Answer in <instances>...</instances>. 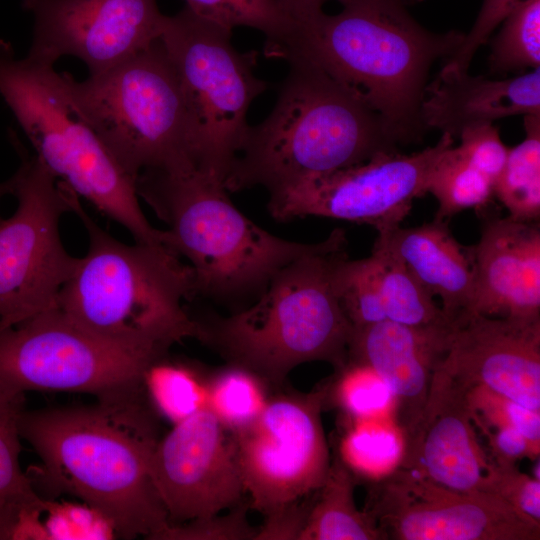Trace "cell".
I'll return each instance as SVG.
<instances>
[{
    "instance_id": "obj_21",
    "label": "cell",
    "mask_w": 540,
    "mask_h": 540,
    "mask_svg": "<svg viewBox=\"0 0 540 540\" xmlns=\"http://www.w3.org/2000/svg\"><path fill=\"white\" fill-rule=\"evenodd\" d=\"M517 115H540V67L506 79L472 76L442 67L425 88L421 119L458 138L467 128Z\"/></svg>"
},
{
    "instance_id": "obj_16",
    "label": "cell",
    "mask_w": 540,
    "mask_h": 540,
    "mask_svg": "<svg viewBox=\"0 0 540 540\" xmlns=\"http://www.w3.org/2000/svg\"><path fill=\"white\" fill-rule=\"evenodd\" d=\"M151 474L170 524L221 513L245 494L232 434L207 407L157 441Z\"/></svg>"
},
{
    "instance_id": "obj_18",
    "label": "cell",
    "mask_w": 540,
    "mask_h": 540,
    "mask_svg": "<svg viewBox=\"0 0 540 540\" xmlns=\"http://www.w3.org/2000/svg\"><path fill=\"white\" fill-rule=\"evenodd\" d=\"M467 390L438 367L398 467L453 490L483 492L491 458L478 439Z\"/></svg>"
},
{
    "instance_id": "obj_20",
    "label": "cell",
    "mask_w": 540,
    "mask_h": 540,
    "mask_svg": "<svg viewBox=\"0 0 540 540\" xmlns=\"http://www.w3.org/2000/svg\"><path fill=\"white\" fill-rule=\"evenodd\" d=\"M474 293L470 312L540 319V228L538 222L488 219L470 247Z\"/></svg>"
},
{
    "instance_id": "obj_10",
    "label": "cell",
    "mask_w": 540,
    "mask_h": 540,
    "mask_svg": "<svg viewBox=\"0 0 540 540\" xmlns=\"http://www.w3.org/2000/svg\"><path fill=\"white\" fill-rule=\"evenodd\" d=\"M10 141L20 165L9 178L16 210L0 217V327L57 307L58 294L79 262L66 251L59 229L62 215L71 212L72 190L14 133Z\"/></svg>"
},
{
    "instance_id": "obj_8",
    "label": "cell",
    "mask_w": 540,
    "mask_h": 540,
    "mask_svg": "<svg viewBox=\"0 0 540 540\" xmlns=\"http://www.w3.org/2000/svg\"><path fill=\"white\" fill-rule=\"evenodd\" d=\"M61 75L78 111L132 178L191 162L184 98L160 37L83 81Z\"/></svg>"
},
{
    "instance_id": "obj_43",
    "label": "cell",
    "mask_w": 540,
    "mask_h": 540,
    "mask_svg": "<svg viewBox=\"0 0 540 540\" xmlns=\"http://www.w3.org/2000/svg\"><path fill=\"white\" fill-rule=\"evenodd\" d=\"M329 0H277L283 12L294 22L302 24L323 12V5ZM343 6L353 0H336Z\"/></svg>"
},
{
    "instance_id": "obj_12",
    "label": "cell",
    "mask_w": 540,
    "mask_h": 540,
    "mask_svg": "<svg viewBox=\"0 0 540 540\" xmlns=\"http://www.w3.org/2000/svg\"><path fill=\"white\" fill-rule=\"evenodd\" d=\"M328 382L308 393L270 396L247 427L231 433L250 507L264 516L314 494L330 464L321 413Z\"/></svg>"
},
{
    "instance_id": "obj_6",
    "label": "cell",
    "mask_w": 540,
    "mask_h": 540,
    "mask_svg": "<svg viewBox=\"0 0 540 540\" xmlns=\"http://www.w3.org/2000/svg\"><path fill=\"white\" fill-rule=\"evenodd\" d=\"M135 186L168 226L165 246L190 262L195 295L222 302L259 296L280 269L317 245L262 229L231 202L223 180L191 162L143 170Z\"/></svg>"
},
{
    "instance_id": "obj_22",
    "label": "cell",
    "mask_w": 540,
    "mask_h": 540,
    "mask_svg": "<svg viewBox=\"0 0 540 540\" xmlns=\"http://www.w3.org/2000/svg\"><path fill=\"white\" fill-rule=\"evenodd\" d=\"M376 240L392 251L417 281L441 299L444 314L453 319L470 312L474 268L470 247L461 245L444 220L378 232Z\"/></svg>"
},
{
    "instance_id": "obj_4",
    "label": "cell",
    "mask_w": 540,
    "mask_h": 540,
    "mask_svg": "<svg viewBox=\"0 0 540 540\" xmlns=\"http://www.w3.org/2000/svg\"><path fill=\"white\" fill-rule=\"evenodd\" d=\"M70 207L87 231L89 247L62 286L57 307L97 337L158 358L183 339H198L199 324L182 304L195 296L192 267L164 245L117 240L73 191Z\"/></svg>"
},
{
    "instance_id": "obj_2",
    "label": "cell",
    "mask_w": 540,
    "mask_h": 540,
    "mask_svg": "<svg viewBox=\"0 0 540 540\" xmlns=\"http://www.w3.org/2000/svg\"><path fill=\"white\" fill-rule=\"evenodd\" d=\"M464 34L434 33L403 0H353L335 15L295 24L268 57L303 58L346 85L380 115L399 144L421 139V104L430 67L447 60Z\"/></svg>"
},
{
    "instance_id": "obj_9",
    "label": "cell",
    "mask_w": 540,
    "mask_h": 540,
    "mask_svg": "<svg viewBox=\"0 0 540 540\" xmlns=\"http://www.w3.org/2000/svg\"><path fill=\"white\" fill-rule=\"evenodd\" d=\"M231 33L185 6L165 15L160 35L184 98L190 160L223 182L250 127L249 107L268 86L254 72L258 53L237 51Z\"/></svg>"
},
{
    "instance_id": "obj_19",
    "label": "cell",
    "mask_w": 540,
    "mask_h": 540,
    "mask_svg": "<svg viewBox=\"0 0 540 540\" xmlns=\"http://www.w3.org/2000/svg\"><path fill=\"white\" fill-rule=\"evenodd\" d=\"M450 328L448 318L427 326L381 321L352 329L348 361L370 367L389 386L395 398L393 419L405 443L421 419Z\"/></svg>"
},
{
    "instance_id": "obj_31",
    "label": "cell",
    "mask_w": 540,
    "mask_h": 540,
    "mask_svg": "<svg viewBox=\"0 0 540 540\" xmlns=\"http://www.w3.org/2000/svg\"><path fill=\"white\" fill-rule=\"evenodd\" d=\"M339 408L348 421L392 417L395 398L389 386L370 367L347 361L328 381L326 405Z\"/></svg>"
},
{
    "instance_id": "obj_37",
    "label": "cell",
    "mask_w": 540,
    "mask_h": 540,
    "mask_svg": "<svg viewBox=\"0 0 540 540\" xmlns=\"http://www.w3.org/2000/svg\"><path fill=\"white\" fill-rule=\"evenodd\" d=\"M483 492L499 497L519 513L540 522V480L519 471L515 464L491 460Z\"/></svg>"
},
{
    "instance_id": "obj_7",
    "label": "cell",
    "mask_w": 540,
    "mask_h": 540,
    "mask_svg": "<svg viewBox=\"0 0 540 540\" xmlns=\"http://www.w3.org/2000/svg\"><path fill=\"white\" fill-rule=\"evenodd\" d=\"M0 96L60 182L125 227L135 242L164 245L165 231L154 228L140 207L135 179L78 111L54 65L18 59L12 44L0 39Z\"/></svg>"
},
{
    "instance_id": "obj_28",
    "label": "cell",
    "mask_w": 540,
    "mask_h": 540,
    "mask_svg": "<svg viewBox=\"0 0 540 540\" xmlns=\"http://www.w3.org/2000/svg\"><path fill=\"white\" fill-rule=\"evenodd\" d=\"M268 387L254 372L228 363L207 378V408L235 433L263 412L270 398Z\"/></svg>"
},
{
    "instance_id": "obj_33",
    "label": "cell",
    "mask_w": 540,
    "mask_h": 540,
    "mask_svg": "<svg viewBox=\"0 0 540 540\" xmlns=\"http://www.w3.org/2000/svg\"><path fill=\"white\" fill-rule=\"evenodd\" d=\"M492 39V73L523 72L540 67V0H527L500 24Z\"/></svg>"
},
{
    "instance_id": "obj_38",
    "label": "cell",
    "mask_w": 540,
    "mask_h": 540,
    "mask_svg": "<svg viewBox=\"0 0 540 540\" xmlns=\"http://www.w3.org/2000/svg\"><path fill=\"white\" fill-rule=\"evenodd\" d=\"M246 504H238L227 514L221 513L191 520L181 524H170L162 540H248L255 539L257 528L247 519Z\"/></svg>"
},
{
    "instance_id": "obj_1",
    "label": "cell",
    "mask_w": 540,
    "mask_h": 540,
    "mask_svg": "<svg viewBox=\"0 0 540 540\" xmlns=\"http://www.w3.org/2000/svg\"><path fill=\"white\" fill-rule=\"evenodd\" d=\"M146 392L82 407L24 410L19 423L41 465L26 472L34 489L84 501L123 538L160 540L169 527L151 474L158 441Z\"/></svg>"
},
{
    "instance_id": "obj_3",
    "label": "cell",
    "mask_w": 540,
    "mask_h": 540,
    "mask_svg": "<svg viewBox=\"0 0 540 540\" xmlns=\"http://www.w3.org/2000/svg\"><path fill=\"white\" fill-rule=\"evenodd\" d=\"M276 103L248 129L224 180L228 192L269 194L398 151L379 114L317 64L290 58Z\"/></svg>"
},
{
    "instance_id": "obj_42",
    "label": "cell",
    "mask_w": 540,
    "mask_h": 540,
    "mask_svg": "<svg viewBox=\"0 0 540 540\" xmlns=\"http://www.w3.org/2000/svg\"><path fill=\"white\" fill-rule=\"evenodd\" d=\"M312 499L309 502L305 497L265 515L263 524L257 528L255 540H299Z\"/></svg>"
},
{
    "instance_id": "obj_34",
    "label": "cell",
    "mask_w": 540,
    "mask_h": 540,
    "mask_svg": "<svg viewBox=\"0 0 540 540\" xmlns=\"http://www.w3.org/2000/svg\"><path fill=\"white\" fill-rule=\"evenodd\" d=\"M334 283L340 305L352 327L385 321L372 255L359 260L344 257L336 268Z\"/></svg>"
},
{
    "instance_id": "obj_27",
    "label": "cell",
    "mask_w": 540,
    "mask_h": 540,
    "mask_svg": "<svg viewBox=\"0 0 540 540\" xmlns=\"http://www.w3.org/2000/svg\"><path fill=\"white\" fill-rule=\"evenodd\" d=\"M426 193L438 202L435 219L445 220L464 210L485 209L494 197V184L453 145L435 163Z\"/></svg>"
},
{
    "instance_id": "obj_24",
    "label": "cell",
    "mask_w": 540,
    "mask_h": 540,
    "mask_svg": "<svg viewBox=\"0 0 540 540\" xmlns=\"http://www.w3.org/2000/svg\"><path fill=\"white\" fill-rule=\"evenodd\" d=\"M405 449L402 431L392 417L348 421L337 456L357 480L366 483L390 474Z\"/></svg>"
},
{
    "instance_id": "obj_26",
    "label": "cell",
    "mask_w": 540,
    "mask_h": 540,
    "mask_svg": "<svg viewBox=\"0 0 540 540\" xmlns=\"http://www.w3.org/2000/svg\"><path fill=\"white\" fill-rule=\"evenodd\" d=\"M371 255L376 262L385 321L427 326L448 319L434 297L386 246L375 240Z\"/></svg>"
},
{
    "instance_id": "obj_35",
    "label": "cell",
    "mask_w": 540,
    "mask_h": 540,
    "mask_svg": "<svg viewBox=\"0 0 540 540\" xmlns=\"http://www.w3.org/2000/svg\"><path fill=\"white\" fill-rule=\"evenodd\" d=\"M467 399L474 423L490 427H511L540 448V412L484 386L467 390Z\"/></svg>"
},
{
    "instance_id": "obj_5",
    "label": "cell",
    "mask_w": 540,
    "mask_h": 540,
    "mask_svg": "<svg viewBox=\"0 0 540 540\" xmlns=\"http://www.w3.org/2000/svg\"><path fill=\"white\" fill-rule=\"evenodd\" d=\"M347 245L345 231L335 228L311 252L280 269L250 307L228 317L196 319L198 340L275 388L302 363L324 361L342 369L353 327L334 276L348 256Z\"/></svg>"
},
{
    "instance_id": "obj_32",
    "label": "cell",
    "mask_w": 540,
    "mask_h": 540,
    "mask_svg": "<svg viewBox=\"0 0 540 540\" xmlns=\"http://www.w3.org/2000/svg\"><path fill=\"white\" fill-rule=\"evenodd\" d=\"M186 6L229 31L244 26L263 32L266 55L281 45L294 27L277 0H186Z\"/></svg>"
},
{
    "instance_id": "obj_36",
    "label": "cell",
    "mask_w": 540,
    "mask_h": 540,
    "mask_svg": "<svg viewBox=\"0 0 540 540\" xmlns=\"http://www.w3.org/2000/svg\"><path fill=\"white\" fill-rule=\"evenodd\" d=\"M43 539H110L111 523L89 505L46 500L41 514Z\"/></svg>"
},
{
    "instance_id": "obj_14",
    "label": "cell",
    "mask_w": 540,
    "mask_h": 540,
    "mask_svg": "<svg viewBox=\"0 0 540 540\" xmlns=\"http://www.w3.org/2000/svg\"><path fill=\"white\" fill-rule=\"evenodd\" d=\"M367 483L364 510L383 540L540 539V522L486 492L453 490L402 467Z\"/></svg>"
},
{
    "instance_id": "obj_39",
    "label": "cell",
    "mask_w": 540,
    "mask_h": 540,
    "mask_svg": "<svg viewBox=\"0 0 540 540\" xmlns=\"http://www.w3.org/2000/svg\"><path fill=\"white\" fill-rule=\"evenodd\" d=\"M456 146L460 154L475 168L494 182L502 172L508 155L498 128L484 124L465 129L458 137Z\"/></svg>"
},
{
    "instance_id": "obj_11",
    "label": "cell",
    "mask_w": 540,
    "mask_h": 540,
    "mask_svg": "<svg viewBox=\"0 0 540 540\" xmlns=\"http://www.w3.org/2000/svg\"><path fill=\"white\" fill-rule=\"evenodd\" d=\"M159 359L97 337L58 307L0 327V382L23 393L79 392L98 399L140 393L145 372Z\"/></svg>"
},
{
    "instance_id": "obj_40",
    "label": "cell",
    "mask_w": 540,
    "mask_h": 540,
    "mask_svg": "<svg viewBox=\"0 0 540 540\" xmlns=\"http://www.w3.org/2000/svg\"><path fill=\"white\" fill-rule=\"evenodd\" d=\"M527 0H483L479 14L471 28L464 34L459 48L445 61L444 67L468 71L477 50L484 45L493 31L518 6Z\"/></svg>"
},
{
    "instance_id": "obj_17",
    "label": "cell",
    "mask_w": 540,
    "mask_h": 540,
    "mask_svg": "<svg viewBox=\"0 0 540 540\" xmlns=\"http://www.w3.org/2000/svg\"><path fill=\"white\" fill-rule=\"evenodd\" d=\"M440 367L468 389L484 386L540 412V319L461 313Z\"/></svg>"
},
{
    "instance_id": "obj_23",
    "label": "cell",
    "mask_w": 540,
    "mask_h": 540,
    "mask_svg": "<svg viewBox=\"0 0 540 540\" xmlns=\"http://www.w3.org/2000/svg\"><path fill=\"white\" fill-rule=\"evenodd\" d=\"M357 478L336 455L315 492L299 540H383L371 515L358 509Z\"/></svg>"
},
{
    "instance_id": "obj_13",
    "label": "cell",
    "mask_w": 540,
    "mask_h": 540,
    "mask_svg": "<svg viewBox=\"0 0 540 540\" xmlns=\"http://www.w3.org/2000/svg\"><path fill=\"white\" fill-rule=\"evenodd\" d=\"M454 138L441 134L433 146L411 154L399 151L270 193L269 213L279 221L317 216L373 226L377 232L400 226L413 201L426 194L429 175Z\"/></svg>"
},
{
    "instance_id": "obj_25",
    "label": "cell",
    "mask_w": 540,
    "mask_h": 540,
    "mask_svg": "<svg viewBox=\"0 0 540 540\" xmlns=\"http://www.w3.org/2000/svg\"><path fill=\"white\" fill-rule=\"evenodd\" d=\"M525 138L508 149L505 166L494 182V197L509 217L526 222L540 218V115L524 116Z\"/></svg>"
},
{
    "instance_id": "obj_41",
    "label": "cell",
    "mask_w": 540,
    "mask_h": 540,
    "mask_svg": "<svg viewBox=\"0 0 540 540\" xmlns=\"http://www.w3.org/2000/svg\"><path fill=\"white\" fill-rule=\"evenodd\" d=\"M486 437L491 460L498 464H515L522 458L536 460L540 448L533 445L522 433L511 427H490L474 423Z\"/></svg>"
},
{
    "instance_id": "obj_30",
    "label": "cell",
    "mask_w": 540,
    "mask_h": 540,
    "mask_svg": "<svg viewBox=\"0 0 540 540\" xmlns=\"http://www.w3.org/2000/svg\"><path fill=\"white\" fill-rule=\"evenodd\" d=\"M165 357L147 369L144 388L155 410L176 424L207 407V378Z\"/></svg>"
},
{
    "instance_id": "obj_15",
    "label": "cell",
    "mask_w": 540,
    "mask_h": 540,
    "mask_svg": "<svg viewBox=\"0 0 540 540\" xmlns=\"http://www.w3.org/2000/svg\"><path fill=\"white\" fill-rule=\"evenodd\" d=\"M33 16L27 57L54 65L73 56L100 74L159 39L165 15L156 0H22Z\"/></svg>"
},
{
    "instance_id": "obj_44",
    "label": "cell",
    "mask_w": 540,
    "mask_h": 540,
    "mask_svg": "<svg viewBox=\"0 0 540 540\" xmlns=\"http://www.w3.org/2000/svg\"><path fill=\"white\" fill-rule=\"evenodd\" d=\"M6 195H11L10 179L0 183V200Z\"/></svg>"
},
{
    "instance_id": "obj_29",
    "label": "cell",
    "mask_w": 540,
    "mask_h": 540,
    "mask_svg": "<svg viewBox=\"0 0 540 540\" xmlns=\"http://www.w3.org/2000/svg\"><path fill=\"white\" fill-rule=\"evenodd\" d=\"M24 395L0 382V509L32 506L43 499L20 467Z\"/></svg>"
}]
</instances>
